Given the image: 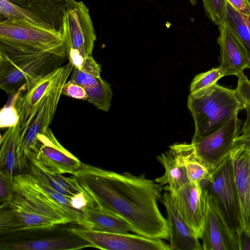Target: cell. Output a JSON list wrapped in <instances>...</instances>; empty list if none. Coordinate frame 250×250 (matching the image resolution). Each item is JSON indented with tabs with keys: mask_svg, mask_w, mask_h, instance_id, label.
Here are the masks:
<instances>
[{
	"mask_svg": "<svg viewBox=\"0 0 250 250\" xmlns=\"http://www.w3.org/2000/svg\"><path fill=\"white\" fill-rule=\"evenodd\" d=\"M72 175L95 207L120 217L131 231L150 238L168 239L167 220L158 204L162 186L144 173H119L82 163Z\"/></svg>",
	"mask_w": 250,
	"mask_h": 250,
	"instance_id": "cell-1",
	"label": "cell"
},
{
	"mask_svg": "<svg viewBox=\"0 0 250 250\" xmlns=\"http://www.w3.org/2000/svg\"><path fill=\"white\" fill-rule=\"evenodd\" d=\"M0 208V235L71 223L44 193L28 182L22 173L14 177L12 195Z\"/></svg>",
	"mask_w": 250,
	"mask_h": 250,
	"instance_id": "cell-2",
	"label": "cell"
},
{
	"mask_svg": "<svg viewBox=\"0 0 250 250\" xmlns=\"http://www.w3.org/2000/svg\"><path fill=\"white\" fill-rule=\"evenodd\" d=\"M66 54L27 49L0 40V88L13 95L62 66Z\"/></svg>",
	"mask_w": 250,
	"mask_h": 250,
	"instance_id": "cell-3",
	"label": "cell"
},
{
	"mask_svg": "<svg viewBox=\"0 0 250 250\" xmlns=\"http://www.w3.org/2000/svg\"><path fill=\"white\" fill-rule=\"evenodd\" d=\"M187 105L195 125L191 143L215 132L245 108L235 89L217 83L190 93Z\"/></svg>",
	"mask_w": 250,
	"mask_h": 250,
	"instance_id": "cell-4",
	"label": "cell"
},
{
	"mask_svg": "<svg viewBox=\"0 0 250 250\" xmlns=\"http://www.w3.org/2000/svg\"><path fill=\"white\" fill-rule=\"evenodd\" d=\"M67 10L64 0H30L21 6L0 0V21L25 24L62 38Z\"/></svg>",
	"mask_w": 250,
	"mask_h": 250,
	"instance_id": "cell-5",
	"label": "cell"
},
{
	"mask_svg": "<svg viewBox=\"0 0 250 250\" xmlns=\"http://www.w3.org/2000/svg\"><path fill=\"white\" fill-rule=\"evenodd\" d=\"M73 66H68L53 88L38 103L27 123L21 127L19 158L23 171L26 169L29 156L36 150L38 136L44 133L51 124L62 96V89L70 76Z\"/></svg>",
	"mask_w": 250,
	"mask_h": 250,
	"instance_id": "cell-6",
	"label": "cell"
},
{
	"mask_svg": "<svg viewBox=\"0 0 250 250\" xmlns=\"http://www.w3.org/2000/svg\"><path fill=\"white\" fill-rule=\"evenodd\" d=\"M62 38L69 62L73 67H80L84 59L91 55L96 40L89 9L82 1L67 10Z\"/></svg>",
	"mask_w": 250,
	"mask_h": 250,
	"instance_id": "cell-7",
	"label": "cell"
},
{
	"mask_svg": "<svg viewBox=\"0 0 250 250\" xmlns=\"http://www.w3.org/2000/svg\"><path fill=\"white\" fill-rule=\"evenodd\" d=\"M201 185L216 198L230 226L240 238L243 231L242 216L233 167L229 154L212 170L208 177L201 183Z\"/></svg>",
	"mask_w": 250,
	"mask_h": 250,
	"instance_id": "cell-8",
	"label": "cell"
},
{
	"mask_svg": "<svg viewBox=\"0 0 250 250\" xmlns=\"http://www.w3.org/2000/svg\"><path fill=\"white\" fill-rule=\"evenodd\" d=\"M246 119L229 155L231 161L243 221V231L250 233V105L244 104Z\"/></svg>",
	"mask_w": 250,
	"mask_h": 250,
	"instance_id": "cell-9",
	"label": "cell"
},
{
	"mask_svg": "<svg viewBox=\"0 0 250 250\" xmlns=\"http://www.w3.org/2000/svg\"><path fill=\"white\" fill-rule=\"evenodd\" d=\"M203 189L206 209L201 238L203 250H240L239 236L230 226L214 196Z\"/></svg>",
	"mask_w": 250,
	"mask_h": 250,
	"instance_id": "cell-10",
	"label": "cell"
},
{
	"mask_svg": "<svg viewBox=\"0 0 250 250\" xmlns=\"http://www.w3.org/2000/svg\"><path fill=\"white\" fill-rule=\"evenodd\" d=\"M0 40L28 49L66 54L62 38L19 22L0 21Z\"/></svg>",
	"mask_w": 250,
	"mask_h": 250,
	"instance_id": "cell-11",
	"label": "cell"
},
{
	"mask_svg": "<svg viewBox=\"0 0 250 250\" xmlns=\"http://www.w3.org/2000/svg\"><path fill=\"white\" fill-rule=\"evenodd\" d=\"M70 232L90 244L93 248L105 250H170L168 244L161 239L139 234L117 233L72 228Z\"/></svg>",
	"mask_w": 250,
	"mask_h": 250,
	"instance_id": "cell-12",
	"label": "cell"
},
{
	"mask_svg": "<svg viewBox=\"0 0 250 250\" xmlns=\"http://www.w3.org/2000/svg\"><path fill=\"white\" fill-rule=\"evenodd\" d=\"M235 113L221 128L194 143H191L198 157L213 169L229 154L242 124Z\"/></svg>",
	"mask_w": 250,
	"mask_h": 250,
	"instance_id": "cell-13",
	"label": "cell"
},
{
	"mask_svg": "<svg viewBox=\"0 0 250 250\" xmlns=\"http://www.w3.org/2000/svg\"><path fill=\"white\" fill-rule=\"evenodd\" d=\"M220 46L219 66L224 76H237L250 68V55L234 27L227 20L218 25Z\"/></svg>",
	"mask_w": 250,
	"mask_h": 250,
	"instance_id": "cell-14",
	"label": "cell"
},
{
	"mask_svg": "<svg viewBox=\"0 0 250 250\" xmlns=\"http://www.w3.org/2000/svg\"><path fill=\"white\" fill-rule=\"evenodd\" d=\"M29 156L49 170L61 174H73L82 164L60 144L49 127L38 136L36 150Z\"/></svg>",
	"mask_w": 250,
	"mask_h": 250,
	"instance_id": "cell-15",
	"label": "cell"
},
{
	"mask_svg": "<svg viewBox=\"0 0 250 250\" xmlns=\"http://www.w3.org/2000/svg\"><path fill=\"white\" fill-rule=\"evenodd\" d=\"M170 195L184 220L194 235L201 239L206 209V194L201 184L190 181L176 194Z\"/></svg>",
	"mask_w": 250,
	"mask_h": 250,
	"instance_id": "cell-16",
	"label": "cell"
},
{
	"mask_svg": "<svg viewBox=\"0 0 250 250\" xmlns=\"http://www.w3.org/2000/svg\"><path fill=\"white\" fill-rule=\"evenodd\" d=\"M167 214L170 250H203L199 239L176 208L169 192L165 191L160 200Z\"/></svg>",
	"mask_w": 250,
	"mask_h": 250,
	"instance_id": "cell-17",
	"label": "cell"
},
{
	"mask_svg": "<svg viewBox=\"0 0 250 250\" xmlns=\"http://www.w3.org/2000/svg\"><path fill=\"white\" fill-rule=\"evenodd\" d=\"M67 66L68 63L39 78L20 95L16 106L19 115L21 127L29 120L38 103L53 88Z\"/></svg>",
	"mask_w": 250,
	"mask_h": 250,
	"instance_id": "cell-18",
	"label": "cell"
},
{
	"mask_svg": "<svg viewBox=\"0 0 250 250\" xmlns=\"http://www.w3.org/2000/svg\"><path fill=\"white\" fill-rule=\"evenodd\" d=\"M26 169L37 180L68 198H72L81 192H85L74 176L66 177L62 174L52 171L32 156L28 158Z\"/></svg>",
	"mask_w": 250,
	"mask_h": 250,
	"instance_id": "cell-19",
	"label": "cell"
},
{
	"mask_svg": "<svg viewBox=\"0 0 250 250\" xmlns=\"http://www.w3.org/2000/svg\"><path fill=\"white\" fill-rule=\"evenodd\" d=\"M21 137L20 121L1 136L0 142V170L12 181L15 176L23 172L19 158Z\"/></svg>",
	"mask_w": 250,
	"mask_h": 250,
	"instance_id": "cell-20",
	"label": "cell"
},
{
	"mask_svg": "<svg viewBox=\"0 0 250 250\" xmlns=\"http://www.w3.org/2000/svg\"><path fill=\"white\" fill-rule=\"evenodd\" d=\"M157 159L163 166L165 172L154 181L162 186L167 185L165 191L174 195L190 182L182 163L170 149L157 156Z\"/></svg>",
	"mask_w": 250,
	"mask_h": 250,
	"instance_id": "cell-21",
	"label": "cell"
},
{
	"mask_svg": "<svg viewBox=\"0 0 250 250\" xmlns=\"http://www.w3.org/2000/svg\"><path fill=\"white\" fill-rule=\"evenodd\" d=\"M82 228L100 231L126 233L131 231L128 224L118 215L98 208L88 207L83 210Z\"/></svg>",
	"mask_w": 250,
	"mask_h": 250,
	"instance_id": "cell-22",
	"label": "cell"
},
{
	"mask_svg": "<svg viewBox=\"0 0 250 250\" xmlns=\"http://www.w3.org/2000/svg\"><path fill=\"white\" fill-rule=\"evenodd\" d=\"M1 250H72L92 246L78 237L45 238L26 241L1 243Z\"/></svg>",
	"mask_w": 250,
	"mask_h": 250,
	"instance_id": "cell-23",
	"label": "cell"
},
{
	"mask_svg": "<svg viewBox=\"0 0 250 250\" xmlns=\"http://www.w3.org/2000/svg\"><path fill=\"white\" fill-rule=\"evenodd\" d=\"M169 149L182 163L190 182L201 184L211 174L213 169L198 157L191 143L175 144Z\"/></svg>",
	"mask_w": 250,
	"mask_h": 250,
	"instance_id": "cell-24",
	"label": "cell"
},
{
	"mask_svg": "<svg viewBox=\"0 0 250 250\" xmlns=\"http://www.w3.org/2000/svg\"><path fill=\"white\" fill-rule=\"evenodd\" d=\"M25 179L33 187L44 193L54 205L70 220L71 223L80 225L83 212L76 209L71 204V198H68L52 189L45 184L37 180L28 172H23Z\"/></svg>",
	"mask_w": 250,
	"mask_h": 250,
	"instance_id": "cell-25",
	"label": "cell"
},
{
	"mask_svg": "<svg viewBox=\"0 0 250 250\" xmlns=\"http://www.w3.org/2000/svg\"><path fill=\"white\" fill-rule=\"evenodd\" d=\"M70 81L84 88L95 84L101 78V67L91 55L86 56L80 67H73Z\"/></svg>",
	"mask_w": 250,
	"mask_h": 250,
	"instance_id": "cell-26",
	"label": "cell"
},
{
	"mask_svg": "<svg viewBox=\"0 0 250 250\" xmlns=\"http://www.w3.org/2000/svg\"><path fill=\"white\" fill-rule=\"evenodd\" d=\"M87 101L98 109L108 111L111 105L113 93L110 85L102 78L94 85L85 88Z\"/></svg>",
	"mask_w": 250,
	"mask_h": 250,
	"instance_id": "cell-27",
	"label": "cell"
},
{
	"mask_svg": "<svg viewBox=\"0 0 250 250\" xmlns=\"http://www.w3.org/2000/svg\"><path fill=\"white\" fill-rule=\"evenodd\" d=\"M226 20L235 29L250 55V16L237 12L228 3Z\"/></svg>",
	"mask_w": 250,
	"mask_h": 250,
	"instance_id": "cell-28",
	"label": "cell"
},
{
	"mask_svg": "<svg viewBox=\"0 0 250 250\" xmlns=\"http://www.w3.org/2000/svg\"><path fill=\"white\" fill-rule=\"evenodd\" d=\"M224 76L223 72L219 66L197 75L191 83L190 93L217 83V81Z\"/></svg>",
	"mask_w": 250,
	"mask_h": 250,
	"instance_id": "cell-29",
	"label": "cell"
},
{
	"mask_svg": "<svg viewBox=\"0 0 250 250\" xmlns=\"http://www.w3.org/2000/svg\"><path fill=\"white\" fill-rule=\"evenodd\" d=\"M207 16L216 25L226 21L228 2L226 0H202Z\"/></svg>",
	"mask_w": 250,
	"mask_h": 250,
	"instance_id": "cell-30",
	"label": "cell"
},
{
	"mask_svg": "<svg viewBox=\"0 0 250 250\" xmlns=\"http://www.w3.org/2000/svg\"><path fill=\"white\" fill-rule=\"evenodd\" d=\"M22 90H19L13 96V100L10 104H6L0 110V127L9 128L16 125L20 120L19 115L17 109L16 103L21 95Z\"/></svg>",
	"mask_w": 250,
	"mask_h": 250,
	"instance_id": "cell-31",
	"label": "cell"
},
{
	"mask_svg": "<svg viewBox=\"0 0 250 250\" xmlns=\"http://www.w3.org/2000/svg\"><path fill=\"white\" fill-rule=\"evenodd\" d=\"M237 84L235 90L243 104L250 105V80L243 72L237 76Z\"/></svg>",
	"mask_w": 250,
	"mask_h": 250,
	"instance_id": "cell-32",
	"label": "cell"
},
{
	"mask_svg": "<svg viewBox=\"0 0 250 250\" xmlns=\"http://www.w3.org/2000/svg\"><path fill=\"white\" fill-rule=\"evenodd\" d=\"M62 95L79 100H86L87 98L85 88L70 80L66 82L63 85Z\"/></svg>",
	"mask_w": 250,
	"mask_h": 250,
	"instance_id": "cell-33",
	"label": "cell"
},
{
	"mask_svg": "<svg viewBox=\"0 0 250 250\" xmlns=\"http://www.w3.org/2000/svg\"><path fill=\"white\" fill-rule=\"evenodd\" d=\"M0 201L2 204L8 201L13 192V181L0 171Z\"/></svg>",
	"mask_w": 250,
	"mask_h": 250,
	"instance_id": "cell-34",
	"label": "cell"
},
{
	"mask_svg": "<svg viewBox=\"0 0 250 250\" xmlns=\"http://www.w3.org/2000/svg\"><path fill=\"white\" fill-rule=\"evenodd\" d=\"M228 3L236 11L250 16L249 10L244 0H226Z\"/></svg>",
	"mask_w": 250,
	"mask_h": 250,
	"instance_id": "cell-35",
	"label": "cell"
},
{
	"mask_svg": "<svg viewBox=\"0 0 250 250\" xmlns=\"http://www.w3.org/2000/svg\"><path fill=\"white\" fill-rule=\"evenodd\" d=\"M18 6L22 5L30 0H6Z\"/></svg>",
	"mask_w": 250,
	"mask_h": 250,
	"instance_id": "cell-36",
	"label": "cell"
},
{
	"mask_svg": "<svg viewBox=\"0 0 250 250\" xmlns=\"http://www.w3.org/2000/svg\"><path fill=\"white\" fill-rule=\"evenodd\" d=\"M64 1L67 9L74 6L77 2L75 0H64Z\"/></svg>",
	"mask_w": 250,
	"mask_h": 250,
	"instance_id": "cell-37",
	"label": "cell"
},
{
	"mask_svg": "<svg viewBox=\"0 0 250 250\" xmlns=\"http://www.w3.org/2000/svg\"><path fill=\"white\" fill-rule=\"evenodd\" d=\"M245 2L246 3V5L250 11V0H244Z\"/></svg>",
	"mask_w": 250,
	"mask_h": 250,
	"instance_id": "cell-38",
	"label": "cell"
},
{
	"mask_svg": "<svg viewBox=\"0 0 250 250\" xmlns=\"http://www.w3.org/2000/svg\"><path fill=\"white\" fill-rule=\"evenodd\" d=\"M189 0L190 1L191 3L193 5H195L196 3V0Z\"/></svg>",
	"mask_w": 250,
	"mask_h": 250,
	"instance_id": "cell-39",
	"label": "cell"
}]
</instances>
